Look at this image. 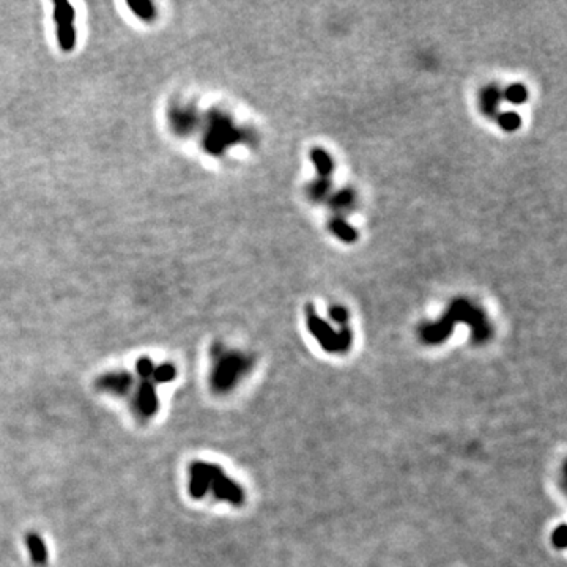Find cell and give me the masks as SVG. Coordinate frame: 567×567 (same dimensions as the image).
<instances>
[{"instance_id":"obj_1","label":"cell","mask_w":567,"mask_h":567,"mask_svg":"<svg viewBox=\"0 0 567 567\" xmlns=\"http://www.w3.org/2000/svg\"><path fill=\"white\" fill-rule=\"evenodd\" d=\"M188 493L194 500L212 495L216 501L232 506H241L246 500L245 489L237 481L227 476L219 465L205 460H194L188 467Z\"/></svg>"},{"instance_id":"obj_2","label":"cell","mask_w":567,"mask_h":567,"mask_svg":"<svg viewBox=\"0 0 567 567\" xmlns=\"http://www.w3.org/2000/svg\"><path fill=\"white\" fill-rule=\"evenodd\" d=\"M210 386L216 394H227L250 374L252 358L237 350L226 348L222 343H214L210 352Z\"/></svg>"},{"instance_id":"obj_3","label":"cell","mask_w":567,"mask_h":567,"mask_svg":"<svg viewBox=\"0 0 567 567\" xmlns=\"http://www.w3.org/2000/svg\"><path fill=\"white\" fill-rule=\"evenodd\" d=\"M130 397L131 410L139 421L146 423L156 416V413L159 411V396L158 385L153 380V374L149 377H136L135 390H132Z\"/></svg>"},{"instance_id":"obj_4","label":"cell","mask_w":567,"mask_h":567,"mask_svg":"<svg viewBox=\"0 0 567 567\" xmlns=\"http://www.w3.org/2000/svg\"><path fill=\"white\" fill-rule=\"evenodd\" d=\"M238 131L233 128L226 116L213 114L208 122V131L205 136V149L213 155H221L222 150L233 142H237Z\"/></svg>"},{"instance_id":"obj_5","label":"cell","mask_w":567,"mask_h":567,"mask_svg":"<svg viewBox=\"0 0 567 567\" xmlns=\"http://www.w3.org/2000/svg\"><path fill=\"white\" fill-rule=\"evenodd\" d=\"M309 329L320 342V346L331 353L346 352L350 348V343H352V336H350L348 329H342L341 333H336L317 314L309 315Z\"/></svg>"},{"instance_id":"obj_6","label":"cell","mask_w":567,"mask_h":567,"mask_svg":"<svg viewBox=\"0 0 567 567\" xmlns=\"http://www.w3.org/2000/svg\"><path fill=\"white\" fill-rule=\"evenodd\" d=\"M76 11L71 4L55 2L54 4V21L57 24V41L65 53H71L76 46V27H74Z\"/></svg>"},{"instance_id":"obj_7","label":"cell","mask_w":567,"mask_h":567,"mask_svg":"<svg viewBox=\"0 0 567 567\" xmlns=\"http://www.w3.org/2000/svg\"><path fill=\"white\" fill-rule=\"evenodd\" d=\"M136 385V377L126 371H111L95 380V388L100 392L114 397H130Z\"/></svg>"},{"instance_id":"obj_8","label":"cell","mask_w":567,"mask_h":567,"mask_svg":"<svg viewBox=\"0 0 567 567\" xmlns=\"http://www.w3.org/2000/svg\"><path fill=\"white\" fill-rule=\"evenodd\" d=\"M169 122L177 135L186 136L194 132L199 125V116L191 104H174L169 111Z\"/></svg>"},{"instance_id":"obj_9","label":"cell","mask_w":567,"mask_h":567,"mask_svg":"<svg viewBox=\"0 0 567 567\" xmlns=\"http://www.w3.org/2000/svg\"><path fill=\"white\" fill-rule=\"evenodd\" d=\"M25 545H27L30 559L34 561V564L44 566L48 563V549L40 534L29 533L27 538H25Z\"/></svg>"},{"instance_id":"obj_10","label":"cell","mask_w":567,"mask_h":567,"mask_svg":"<svg viewBox=\"0 0 567 567\" xmlns=\"http://www.w3.org/2000/svg\"><path fill=\"white\" fill-rule=\"evenodd\" d=\"M128 6L136 16L142 19V21L149 22L156 18V6L151 2H130Z\"/></svg>"},{"instance_id":"obj_11","label":"cell","mask_w":567,"mask_h":567,"mask_svg":"<svg viewBox=\"0 0 567 567\" xmlns=\"http://www.w3.org/2000/svg\"><path fill=\"white\" fill-rule=\"evenodd\" d=\"M312 158H314V163L317 164V170L320 172V174L327 175V174H329L331 169H333V164H331L329 156L323 150L312 151Z\"/></svg>"},{"instance_id":"obj_12","label":"cell","mask_w":567,"mask_h":567,"mask_svg":"<svg viewBox=\"0 0 567 567\" xmlns=\"http://www.w3.org/2000/svg\"><path fill=\"white\" fill-rule=\"evenodd\" d=\"M528 97V92L524 86H511L506 90V98L514 104H521Z\"/></svg>"},{"instance_id":"obj_13","label":"cell","mask_w":567,"mask_h":567,"mask_svg":"<svg viewBox=\"0 0 567 567\" xmlns=\"http://www.w3.org/2000/svg\"><path fill=\"white\" fill-rule=\"evenodd\" d=\"M500 125H501L503 128H505L506 131H514V130L519 128L520 117L517 116V114H514V112H506V114H503V116L500 117Z\"/></svg>"},{"instance_id":"obj_14","label":"cell","mask_w":567,"mask_h":567,"mask_svg":"<svg viewBox=\"0 0 567 567\" xmlns=\"http://www.w3.org/2000/svg\"><path fill=\"white\" fill-rule=\"evenodd\" d=\"M552 542H553V545L556 547V549H564V547H566V526L564 525L558 526L556 530L553 531Z\"/></svg>"},{"instance_id":"obj_15","label":"cell","mask_w":567,"mask_h":567,"mask_svg":"<svg viewBox=\"0 0 567 567\" xmlns=\"http://www.w3.org/2000/svg\"><path fill=\"white\" fill-rule=\"evenodd\" d=\"M334 231L341 238H343L346 241H352V238H355V232L347 224H343V222H337Z\"/></svg>"},{"instance_id":"obj_16","label":"cell","mask_w":567,"mask_h":567,"mask_svg":"<svg viewBox=\"0 0 567 567\" xmlns=\"http://www.w3.org/2000/svg\"><path fill=\"white\" fill-rule=\"evenodd\" d=\"M331 318H333L334 322H337V323H346L347 322V312H346V309H342V308H333L331 309Z\"/></svg>"}]
</instances>
